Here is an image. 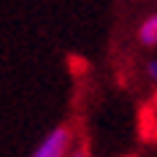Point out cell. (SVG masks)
Wrapping results in <instances>:
<instances>
[{"instance_id": "cell-1", "label": "cell", "mask_w": 157, "mask_h": 157, "mask_svg": "<svg viewBox=\"0 0 157 157\" xmlns=\"http://www.w3.org/2000/svg\"><path fill=\"white\" fill-rule=\"evenodd\" d=\"M71 149H73V130L68 125H57L35 146V152L30 157H65Z\"/></svg>"}, {"instance_id": "cell-2", "label": "cell", "mask_w": 157, "mask_h": 157, "mask_svg": "<svg viewBox=\"0 0 157 157\" xmlns=\"http://www.w3.org/2000/svg\"><path fill=\"white\" fill-rule=\"evenodd\" d=\"M138 41H141V46H149V49L157 44V16L155 14H149L141 22V27H138Z\"/></svg>"}, {"instance_id": "cell-3", "label": "cell", "mask_w": 157, "mask_h": 157, "mask_svg": "<svg viewBox=\"0 0 157 157\" xmlns=\"http://www.w3.org/2000/svg\"><path fill=\"white\" fill-rule=\"evenodd\" d=\"M141 138L146 144L155 141V103H152V106L146 103L141 109Z\"/></svg>"}, {"instance_id": "cell-4", "label": "cell", "mask_w": 157, "mask_h": 157, "mask_svg": "<svg viewBox=\"0 0 157 157\" xmlns=\"http://www.w3.org/2000/svg\"><path fill=\"white\" fill-rule=\"evenodd\" d=\"M65 157H90V149L81 144V146H76V149H71V152H68Z\"/></svg>"}, {"instance_id": "cell-5", "label": "cell", "mask_w": 157, "mask_h": 157, "mask_svg": "<svg viewBox=\"0 0 157 157\" xmlns=\"http://www.w3.org/2000/svg\"><path fill=\"white\" fill-rule=\"evenodd\" d=\"M146 76L152 78V81L157 78V60H152V63H146Z\"/></svg>"}]
</instances>
